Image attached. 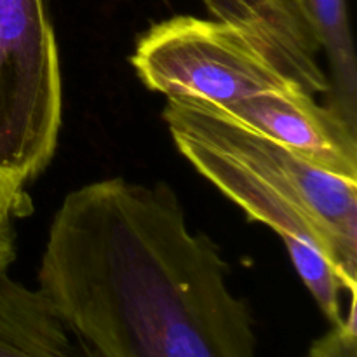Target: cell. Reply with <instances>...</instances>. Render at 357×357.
Returning a JSON list of instances; mask_svg holds the SVG:
<instances>
[{
  "label": "cell",
  "mask_w": 357,
  "mask_h": 357,
  "mask_svg": "<svg viewBox=\"0 0 357 357\" xmlns=\"http://www.w3.org/2000/svg\"><path fill=\"white\" fill-rule=\"evenodd\" d=\"M319 33L330 72L324 103L357 129V61L352 42L349 0H302Z\"/></svg>",
  "instance_id": "obj_7"
},
{
  "label": "cell",
  "mask_w": 357,
  "mask_h": 357,
  "mask_svg": "<svg viewBox=\"0 0 357 357\" xmlns=\"http://www.w3.org/2000/svg\"><path fill=\"white\" fill-rule=\"evenodd\" d=\"M63 79L45 0H0V173L17 183L51 164Z\"/></svg>",
  "instance_id": "obj_4"
},
{
  "label": "cell",
  "mask_w": 357,
  "mask_h": 357,
  "mask_svg": "<svg viewBox=\"0 0 357 357\" xmlns=\"http://www.w3.org/2000/svg\"><path fill=\"white\" fill-rule=\"evenodd\" d=\"M0 357H94L40 289L0 272Z\"/></svg>",
  "instance_id": "obj_6"
},
{
  "label": "cell",
  "mask_w": 357,
  "mask_h": 357,
  "mask_svg": "<svg viewBox=\"0 0 357 357\" xmlns=\"http://www.w3.org/2000/svg\"><path fill=\"white\" fill-rule=\"evenodd\" d=\"M164 122L178 152L253 222L284 243L296 274L331 326L357 289V180L340 176L208 105L167 98Z\"/></svg>",
  "instance_id": "obj_2"
},
{
  "label": "cell",
  "mask_w": 357,
  "mask_h": 357,
  "mask_svg": "<svg viewBox=\"0 0 357 357\" xmlns=\"http://www.w3.org/2000/svg\"><path fill=\"white\" fill-rule=\"evenodd\" d=\"M33 209L26 185L0 173V272H9L16 261V223Z\"/></svg>",
  "instance_id": "obj_8"
},
{
  "label": "cell",
  "mask_w": 357,
  "mask_h": 357,
  "mask_svg": "<svg viewBox=\"0 0 357 357\" xmlns=\"http://www.w3.org/2000/svg\"><path fill=\"white\" fill-rule=\"evenodd\" d=\"M305 357H357L356 312L349 314L344 323L331 326L330 331L317 338Z\"/></svg>",
  "instance_id": "obj_9"
},
{
  "label": "cell",
  "mask_w": 357,
  "mask_h": 357,
  "mask_svg": "<svg viewBox=\"0 0 357 357\" xmlns=\"http://www.w3.org/2000/svg\"><path fill=\"white\" fill-rule=\"evenodd\" d=\"M208 17L173 16L136 42L131 65L153 93L227 112L279 91L330 93L319 33L302 0H204Z\"/></svg>",
  "instance_id": "obj_3"
},
{
  "label": "cell",
  "mask_w": 357,
  "mask_h": 357,
  "mask_svg": "<svg viewBox=\"0 0 357 357\" xmlns=\"http://www.w3.org/2000/svg\"><path fill=\"white\" fill-rule=\"evenodd\" d=\"M220 114L331 173L357 180V129L314 94H261Z\"/></svg>",
  "instance_id": "obj_5"
},
{
  "label": "cell",
  "mask_w": 357,
  "mask_h": 357,
  "mask_svg": "<svg viewBox=\"0 0 357 357\" xmlns=\"http://www.w3.org/2000/svg\"><path fill=\"white\" fill-rule=\"evenodd\" d=\"M229 271L169 185L107 178L63 199L38 289L94 357H258Z\"/></svg>",
  "instance_id": "obj_1"
}]
</instances>
